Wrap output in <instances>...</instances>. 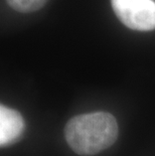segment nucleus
Returning <instances> with one entry per match:
<instances>
[{"label": "nucleus", "instance_id": "nucleus-4", "mask_svg": "<svg viewBox=\"0 0 155 156\" xmlns=\"http://www.w3.org/2000/svg\"><path fill=\"white\" fill-rule=\"evenodd\" d=\"M48 0H6L13 10L21 13H31L41 9Z\"/></svg>", "mask_w": 155, "mask_h": 156}, {"label": "nucleus", "instance_id": "nucleus-2", "mask_svg": "<svg viewBox=\"0 0 155 156\" xmlns=\"http://www.w3.org/2000/svg\"><path fill=\"white\" fill-rule=\"evenodd\" d=\"M118 19L128 28L139 31L155 29V2L152 0H111Z\"/></svg>", "mask_w": 155, "mask_h": 156}, {"label": "nucleus", "instance_id": "nucleus-1", "mask_svg": "<svg viewBox=\"0 0 155 156\" xmlns=\"http://www.w3.org/2000/svg\"><path fill=\"white\" fill-rule=\"evenodd\" d=\"M65 136L77 154L95 155L115 143L118 124L114 116L107 112L79 115L67 123Z\"/></svg>", "mask_w": 155, "mask_h": 156}, {"label": "nucleus", "instance_id": "nucleus-3", "mask_svg": "<svg viewBox=\"0 0 155 156\" xmlns=\"http://www.w3.org/2000/svg\"><path fill=\"white\" fill-rule=\"evenodd\" d=\"M24 129L20 113L6 106L0 107V144L6 146L18 140Z\"/></svg>", "mask_w": 155, "mask_h": 156}]
</instances>
